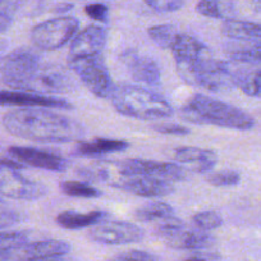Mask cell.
I'll use <instances>...</instances> for the list:
<instances>
[{"mask_svg": "<svg viewBox=\"0 0 261 261\" xmlns=\"http://www.w3.org/2000/svg\"><path fill=\"white\" fill-rule=\"evenodd\" d=\"M3 125L9 134L36 142L77 141L85 129L79 122L44 108H22L11 110L3 117Z\"/></svg>", "mask_w": 261, "mask_h": 261, "instance_id": "1", "label": "cell"}, {"mask_svg": "<svg viewBox=\"0 0 261 261\" xmlns=\"http://www.w3.org/2000/svg\"><path fill=\"white\" fill-rule=\"evenodd\" d=\"M180 114L195 124H212L238 130H248L255 125V119L240 108L201 94L193 95L182 108Z\"/></svg>", "mask_w": 261, "mask_h": 261, "instance_id": "2", "label": "cell"}, {"mask_svg": "<svg viewBox=\"0 0 261 261\" xmlns=\"http://www.w3.org/2000/svg\"><path fill=\"white\" fill-rule=\"evenodd\" d=\"M109 99L119 114L135 119H165L174 113L172 105L162 95L137 85H117Z\"/></svg>", "mask_w": 261, "mask_h": 261, "instance_id": "3", "label": "cell"}, {"mask_svg": "<svg viewBox=\"0 0 261 261\" xmlns=\"http://www.w3.org/2000/svg\"><path fill=\"white\" fill-rule=\"evenodd\" d=\"M155 232L168 247L174 250L202 251L212 248L217 242L212 234L201 229H190L175 217L159 220L155 225Z\"/></svg>", "mask_w": 261, "mask_h": 261, "instance_id": "4", "label": "cell"}, {"mask_svg": "<svg viewBox=\"0 0 261 261\" xmlns=\"http://www.w3.org/2000/svg\"><path fill=\"white\" fill-rule=\"evenodd\" d=\"M68 67L91 94L101 99H109L114 85L101 54L80 58L68 57Z\"/></svg>", "mask_w": 261, "mask_h": 261, "instance_id": "5", "label": "cell"}, {"mask_svg": "<svg viewBox=\"0 0 261 261\" xmlns=\"http://www.w3.org/2000/svg\"><path fill=\"white\" fill-rule=\"evenodd\" d=\"M16 160L0 159V195L12 200L34 201L46 196V186L23 177L17 170L23 168Z\"/></svg>", "mask_w": 261, "mask_h": 261, "instance_id": "6", "label": "cell"}, {"mask_svg": "<svg viewBox=\"0 0 261 261\" xmlns=\"http://www.w3.org/2000/svg\"><path fill=\"white\" fill-rule=\"evenodd\" d=\"M79 19L64 16L36 24L31 30V41L37 49L53 51L68 44L76 36Z\"/></svg>", "mask_w": 261, "mask_h": 261, "instance_id": "7", "label": "cell"}, {"mask_svg": "<svg viewBox=\"0 0 261 261\" xmlns=\"http://www.w3.org/2000/svg\"><path fill=\"white\" fill-rule=\"evenodd\" d=\"M114 168L118 178L142 175V177L155 178V179L165 180V182H179L187 178V169L175 163L124 159L120 162H114Z\"/></svg>", "mask_w": 261, "mask_h": 261, "instance_id": "8", "label": "cell"}, {"mask_svg": "<svg viewBox=\"0 0 261 261\" xmlns=\"http://www.w3.org/2000/svg\"><path fill=\"white\" fill-rule=\"evenodd\" d=\"M41 64V57L32 49H18L7 55L0 68L2 81L7 86L23 90L27 80Z\"/></svg>", "mask_w": 261, "mask_h": 261, "instance_id": "9", "label": "cell"}, {"mask_svg": "<svg viewBox=\"0 0 261 261\" xmlns=\"http://www.w3.org/2000/svg\"><path fill=\"white\" fill-rule=\"evenodd\" d=\"M144 230L134 223L105 222L94 225L89 232L90 240L101 245H128L144 238Z\"/></svg>", "mask_w": 261, "mask_h": 261, "instance_id": "10", "label": "cell"}, {"mask_svg": "<svg viewBox=\"0 0 261 261\" xmlns=\"http://www.w3.org/2000/svg\"><path fill=\"white\" fill-rule=\"evenodd\" d=\"M8 154L19 164L51 172H65L69 167L68 160L62 155L35 147L12 146L8 149Z\"/></svg>", "mask_w": 261, "mask_h": 261, "instance_id": "11", "label": "cell"}, {"mask_svg": "<svg viewBox=\"0 0 261 261\" xmlns=\"http://www.w3.org/2000/svg\"><path fill=\"white\" fill-rule=\"evenodd\" d=\"M119 60L129 71L130 76L136 82L151 87L160 86V68L152 58L139 54L135 50H127L122 53Z\"/></svg>", "mask_w": 261, "mask_h": 261, "instance_id": "12", "label": "cell"}, {"mask_svg": "<svg viewBox=\"0 0 261 261\" xmlns=\"http://www.w3.org/2000/svg\"><path fill=\"white\" fill-rule=\"evenodd\" d=\"M0 107H22V108H51V109H72L73 105L64 99L55 96L36 94L30 91H0Z\"/></svg>", "mask_w": 261, "mask_h": 261, "instance_id": "13", "label": "cell"}, {"mask_svg": "<svg viewBox=\"0 0 261 261\" xmlns=\"http://www.w3.org/2000/svg\"><path fill=\"white\" fill-rule=\"evenodd\" d=\"M112 186L118 190L141 196V197H163V196L170 195L174 191V187L170 182L150 177H142V175L119 177L112 183Z\"/></svg>", "mask_w": 261, "mask_h": 261, "instance_id": "14", "label": "cell"}, {"mask_svg": "<svg viewBox=\"0 0 261 261\" xmlns=\"http://www.w3.org/2000/svg\"><path fill=\"white\" fill-rule=\"evenodd\" d=\"M107 37L108 32L104 27L97 26V24L87 26L72 40L69 57L80 58L101 54L102 49L107 44Z\"/></svg>", "mask_w": 261, "mask_h": 261, "instance_id": "15", "label": "cell"}, {"mask_svg": "<svg viewBox=\"0 0 261 261\" xmlns=\"http://www.w3.org/2000/svg\"><path fill=\"white\" fill-rule=\"evenodd\" d=\"M170 51L174 55L175 63H196L212 59L213 53L199 39L188 34L178 32Z\"/></svg>", "mask_w": 261, "mask_h": 261, "instance_id": "16", "label": "cell"}, {"mask_svg": "<svg viewBox=\"0 0 261 261\" xmlns=\"http://www.w3.org/2000/svg\"><path fill=\"white\" fill-rule=\"evenodd\" d=\"M72 246L68 242L60 240H44L36 242H27L21 247L13 250L14 258H44L65 256L71 252ZM14 260V261H16Z\"/></svg>", "mask_w": 261, "mask_h": 261, "instance_id": "17", "label": "cell"}, {"mask_svg": "<svg viewBox=\"0 0 261 261\" xmlns=\"http://www.w3.org/2000/svg\"><path fill=\"white\" fill-rule=\"evenodd\" d=\"M174 158L185 165L186 169L195 173L210 172L217 165L218 156L213 150L200 149L193 146H182L175 149Z\"/></svg>", "mask_w": 261, "mask_h": 261, "instance_id": "18", "label": "cell"}, {"mask_svg": "<svg viewBox=\"0 0 261 261\" xmlns=\"http://www.w3.org/2000/svg\"><path fill=\"white\" fill-rule=\"evenodd\" d=\"M129 142L115 139H95L89 142H80L76 147V155L79 156L94 158L113 152L124 151L129 147Z\"/></svg>", "mask_w": 261, "mask_h": 261, "instance_id": "19", "label": "cell"}, {"mask_svg": "<svg viewBox=\"0 0 261 261\" xmlns=\"http://www.w3.org/2000/svg\"><path fill=\"white\" fill-rule=\"evenodd\" d=\"M105 218H108V213L101 212V210H95L90 213H77L67 210L58 215L57 224L64 229L76 230L99 224Z\"/></svg>", "mask_w": 261, "mask_h": 261, "instance_id": "20", "label": "cell"}, {"mask_svg": "<svg viewBox=\"0 0 261 261\" xmlns=\"http://www.w3.org/2000/svg\"><path fill=\"white\" fill-rule=\"evenodd\" d=\"M236 87H240L241 91L247 96L261 97V64L238 62Z\"/></svg>", "mask_w": 261, "mask_h": 261, "instance_id": "21", "label": "cell"}, {"mask_svg": "<svg viewBox=\"0 0 261 261\" xmlns=\"http://www.w3.org/2000/svg\"><path fill=\"white\" fill-rule=\"evenodd\" d=\"M222 34L228 39L238 40V41L261 40V23L230 19L223 23Z\"/></svg>", "mask_w": 261, "mask_h": 261, "instance_id": "22", "label": "cell"}, {"mask_svg": "<svg viewBox=\"0 0 261 261\" xmlns=\"http://www.w3.org/2000/svg\"><path fill=\"white\" fill-rule=\"evenodd\" d=\"M196 12L207 18L230 21L236 17L234 0H200Z\"/></svg>", "mask_w": 261, "mask_h": 261, "instance_id": "23", "label": "cell"}, {"mask_svg": "<svg viewBox=\"0 0 261 261\" xmlns=\"http://www.w3.org/2000/svg\"><path fill=\"white\" fill-rule=\"evenodd\" d=\"M228 57L230 60L248 64H261V40H251L247 44L228 45Z\"/></svg>", "mask_w": 261, "mask_h": 261, "instance_id": "24", "label": "cell"}, {"mask_svg": "<svg viewBox=\"0 0 261 261\" xmlns=\"http://www.w3.org/2000/svg\"><path fill=\"white\" fill-rule=\"evenodd\" d=\"M173 207L165 202H149L135 212V218L140 222H159L173 217Z\"/></svg>", "mask_w": 261, "mask_h": 261, "instance_id": "25", "label": "cell"}, {"mask_svg": "<svg viewBox=\"0 0 261 261\" xmlns=\"http://www.w3.org/2000/svg\"><path fill=\"white\" fill-rule=\"evenodd\" d=\"M60 188L64 195L80 197V199H97L102 195L101 191L90 183L77 182V180H65L60 185Z\"/></svg>", "mask_w": 261, "mask_h": 261, "instance_id": "26", "label": "cell"}, {"mask_svg": "<svg viewBox=\"0 0 261 261\" xmlns=\"http://www.w3.org/2000/svg\"><path fill=\"white\" fill-rule=\"evenodd\" d=\"M147 34L156 46L170 50L175 37H177L178 31L172 24H156V26L150 27L147 30Z\"/></svg>", "mask_w": 261, "mask_h": 261, "instance_id": "27", "label": "cell"}, {"mask_svg": "<svg viewBox=\"0 0 261 261\" xmlns=\"http://www.w3.org/2000/svg\"><path fill=\"white\" fill-rule=\"evenodd\" d=\"M22 4L23 0H0V34L11 29Z\"/></svg>", "mask_w": 261, "mask_h": 261, "instance_id": "28", "label": "cell"}, {"mask_svg": "<svg viewBox=\"0 0 261 261\" xmlns=\"http://www.w3.org/2000/svg\"><path fill=\"white\" fill-rule=\"evenodd\" d=\"M192 222L199 229L205 230V232L217 229V228L222 227L223 224L222 217L215 212L196 213L192 217Z\"/></svg>", "mask_w": 261, "mask_h": 261, "instance_id": "29", "label": "cell"}, {"mask_svg": "<svg viewBox=\"0 0 261 261\" xmlns=\"http://www.w3.org/2000/svg\"><path fill=\"white\" fill-rule=\"evenodd\" d=\"M29 242L27 232H2L0 233V253L21 247Z\"/></svg>", "mask_w": 261, "mask_h": 261, "instance_id": "30", "label": "cell"}, {"mask_svg": "<svg viewBox=\"0 0 261 261\" xmlns=\"http://www.w3.org/2000/svg\"><path fill=\"white\" fill-rule=\"evenodd\" d=\"M206 180L215 187H229V186H236L240 183L241 175L234 170H223V172L209 174Z\"/></svg>", "mask_w": 261, "mask_h": 261, "instance_id": "31", "label": "cell"}, {"mask_svg": "<svg viewBox=\"0 0 261 261\" xmlns=\"http://www.w3.org/2000/svg\"><path fill=\"white\" fill-rule=\"evenodd\" d=\"M147 7L159 13L177 12L185 6V0H144Z\"/></svg>", "mask_w": 261, "mask_h": 261, "instance_id": "32", "label": "cell"}, {"mask_svg": "<svg viewBox=\"0 0 261 261\" xmlns=\"http://www.w3.org/2000/svg\"><path fill=\"white\" fill-rule=\"evenodd\" d=\"M108 261H160L156 255L147 251L130 250L127 252L118 253V255L110 257Z\"/></svg>", "mask_w": 261, "mask_h": 261, "instance_id": "33", "label": "cell"}, {"mask_svg": "<svg viewBox=\"0 0 261 261\" xmlns=\"http://www.w3.org/2000/svg\"><path fill=\"white\" fill-rule=\"evenodd\" d=\"M85 13L92 18L94 21L97 22H107L108 21V16H109V9L105 4L102 3H92V4H87L86 7L84 8Z\"/></svg>", "mask_w": 261, "mask_h": 261, "instance_id": "34", "label": "cell"}, {"mask_svg": "<svg viewBox=\"0 0 261 261\" xmlns=\"http://www.w3.org/2000/svg\"><path fill=\"white\" fill-rule=\"evenodd\" d=\"M151 128L159 134L173 135V136H185L191 132L188 128L180 124H175V123H160V124H154Z\"/></svg>", "mask_w": 261, "mask_h": 261, "instance_id": "35", "label": "cell"}, {"mask_svg": "<svg viewBox=\"0 0 261 261\" xmlns=\"http://www.w3.org/2000/svg\"><path fill=\"white\" fill-rule=\"evenodd\" d=\"M21 215L17 212H14V210L0 209V229L12 227V225L21 222Z\"/></svg>", "mask_w": 261, "mask_h": 261, "instance_id": "36", "label": "cell"}, {"mask_svg": "<svg viewBox=\"0 0 261 261\" xmlns=\"http://www.w3.org/2000/svg\"><path fill=\"white\" fill-rule=\"evenodd\" d=\"M220 255L218 252H212V251H196L188 257H183L178 261H219Z\"/></svg>", "mask_w": 261, "mask_h": 261, "instance_id": "37", "label": "cell"}, {"mask_svg": "<svg viewBox=\"0 0 261 261\" xmlns=\"http://www.w3.org/2000/svg\"><path fill=\"white\" fill-rule=\"evenodd\" d=\"M16 261H72L68 258H64L63 256H58V257H44V258H21V260Z\"/></svg>", "mask_w": 261, "mask_h": 261, "instance_id": "38", "label": "cell"}, {"mask_svg": "<svg viewBox=\"0 0 261 261\" xmlns=\"http://www.w3.org/2000/svg\"><path fill=\"white\" fill-rule=\"evenodd\" d=\"M256 12H261V0H246Z\"/></svg>", "mask_w": 261, "mask_h": 261, "instance_id": "39", "label": "cell"}, {"mask_svg": "<svg viewBox=\"0 0 261 261\" xmlns=\"http://www.w3.org/2000/svg\"><path fill=\"white\" fill-rule=\"evenodd\" d=\"M72 7H73L72 4H63V6L58 7L55 11H57V12H67V11H69V9H72Z\"/></svg>", "mask_w": 261, "mask_h": 261, "instance_id": "40", "label": "cell"}, {"mask_svg": "<svg viewBox=\"0 0 261 261\" xmlns=\"http://www.w3.org/2000/svg\"><path fill=\"white\" fill-rule=\"evenodd\" d=\"M6 49H7V42L3 41V40H0V55L3 54V51Z\"/></svg>", "mask_w": 261, "mask_h": 261, "instance_id": "41", "label": "cell"}]
</instances>
